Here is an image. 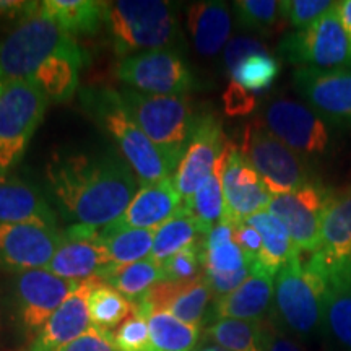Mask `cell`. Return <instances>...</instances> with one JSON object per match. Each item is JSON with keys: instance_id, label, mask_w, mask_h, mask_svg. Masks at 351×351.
I'll list each match as a JSON object with an SVG mask.
<instances>
[{"instance_id": "cell-26", "label": "cell", "mask_w": 351, "mask_h": 351, "mask_svg": "<svg viewBox=\"0 0 351 351\" xmlns=\"http://www.w3.org/2000/svg\"><path fill=\"white\" fill-rule=\"evenodd\" d=\"M187 28L195 51L204 57H215L230 41L232 19L225 2H195L187 7Z\"/></svg>"}, {"instance_id": "cell-29", "label": "cell", "mask_w": 351, "mask_h": 351, "mask_svg": "<svg viewBox=\"0 0 351 351\" xmlns=\"http://www.w3.org/2000/svg\"><path fill=\"white\" fill-rule=\"evenodd\" d=\"M245 223L254 226L262 238V252L257 265L270 275H276L287 265L289 258L298 256L300 249L293 243L287 228L278 218H275L269 210H262L245 219Z\"/></svg>"}, {"instance_id": "cell-20", "label": "cell", "mask_w": 351, "mask_h": 351, "mask_svg": "<svg viewBox=\"0 0 351 351\" xmlns=\"http://www.w3.org/2000/svg\"><path fill=\"white\" fill-rule=\"evenodd\" d=\"M213 293L202 275L189 282H160L135 302L138 311L148 317L152 313H169L191 326H204Z\"/></svg>"}, {"instance_id": "cell-43", "label": "cell", "mask_w": 351, "mask_h": 351, "mask_svg": "<svg viewBox=\"0 0 351 351\" xmlns=\"http://www.w3.org/2000/svg\"><path fill=\"white\" fill-rule=\"evenodd\" d=\"M254 54H269V51L257 38L243 36V34L231 38L226 44L225 52H223V64H225L226 72L231 75L245 57Z\"/></svg>"}, {"instance_id": "cell-11", "label": "cell", "mask_w": 351, "mask_h": 351, "mask_svg": "<svg viewBox=\"0 0 351 351\" xmlns=\"http://www.w3.org/2000/svg\"><path fill=\"white\" fill-rule=\"evenodd\" d=\"M117 78L127 88L148 95L186 96L195 86L178 51L156 49L127 56L117 65Z\"/></svg>"}, {"instance_id": "cell-14", "label": "cell", "mask_w": 351, "mask_h": 351, "mask_svg": "<svg viewBox=\"0 0 351 351\" xmlns=\"http://www.w3.org/2000/svg\"><path fill=\"white\" fill-rule=\"evenodd\" d=\"M230 140L223 125L213 114H199L194 134L173 174L176 189L186 202L212 176L215 165L225 152Z\"/></svg>"}, {"instance_id": "cell-34", "label": "cell", "mask_w": 351, "mask_h": 351, "mask_svg": "<svg viewBox=\"0 0 351 351\" xmlns=\"http://www.w3.org/2000/svg\"><path fill=\"white\" fill-rule=\"evenodd\" d=\"M155 234L156 230L116 228L112 225L99 228V241L116 265H129L150 257Z\"/></svg>"}, {"instance_id": "cell-35", "label": "cell", "mask_w": 351, "mask_h": 351, "mask_svg": "<svg viewBox=\"0 0 351 351\" xmlns=\"http://www.w3.org/2000/svg\"><path fill=\"white\" fill-rule=\"evenodd\" d=\"M205 232L202 231L199 223L186 212V208L179 210L173 218L156 228L155 241H153L152 256L156 262H165L174 254L192 247L205 239Z\"/></svg>"}, {"instance_id": "cell-25", "label": "cell", "mask_w": 351, "mask_h": 351, "mask_svg": "<svg viewBox=\"0 0 351 351\" xmlns=\"http://www.w3.org/2000/svg\"><path fill=\"white\" fill-rule=\"evenodd\" d=\"M95 278L80 283V287L59 309L52 314L29 346V351H56L70 343L91 328L88 313V295Z\"/></svg>"}, {"instance_id": "cell-6", "label": "cell", "mask_w": 351, "mask_h": 351, "mask_svg": "<svg viewBox=\"0 0 351 351\" xmlns=\"http://www.w3.org/2000/svg\"><path fill=\"white\" fill-rule=\"evenodd\" d=\"M75 52H82L75 38L38 12L0 41V83L32 80L52 57Z\"/></svg>"}, {"instance_id": "cell-2", "label": "cell", "mask_w": 351, "mask_h": 351, "mask_svg": "<svg viewBox=\"0 0 351 351\" xmlns=\"http://www.w3.org/2000/svg\"><path fill=\"white\" fill-rule=\"evenodd\" d=\"M327 278L313 258H289L275 275L270 322L295 340H314L322 333Z\"/></svg>"}, {"instance_id": "cell-19", "label": "cell", "mask_w": 351, "mask_h": 351, "mask_svg": "<svg viewBox=\"0 0 351 351\" xmlns=\"http://www.w3.org/2000/svg\"><path fill=\"white\" fill-rule=\"evenodd\" d=\"M109 263L112 261L99 241V230L72 225L62 231L59 247L46 270L70 282L83 283L96 278Z\"/></svg>"}, {"instance_id": "cell-27", "label": "cell", "mask_w": 351, "mask_h": 351, "mask_svg": "<svg viewBox=\"0 0 351 351\" xmlns=\"http://www.w3.org/2000/svg\"><path fill=\"white\" fill-rule=\"evenodd\" d=\"M322 333L341 351H351V269L326 275Z\"/></svg>"}, {"instance_id": "cell-42", "label": "cell", "mask_w": 351, "mask_h": 351, "mask_svg": "<svg viewBox=\"0 0 351 351\" xmlns=\"http://www.w3.org/2000/svg\"><path fill=\"white\" fill-rule=\"evenodd\" d=\"M337 2L327 0H285L282 2L285 20L295 29H304L315 23L320 16L332 10Z\"/></svg>"}, {"instance_id": "cell-47", "label": "cell", "mask_w": 351, "mask_h": 351, "mask_svg": "<svg viewBox=\"0 0 351 351\" xmlns=\"http://www.w3.org/2000/svg\"><path fill=\"white\" fill-rule=\"evenodd\" d=\"M234 241L251 265H256L262 252V238L257 230L249 223H241L234 226Z\"/></svg>"}, {"instance_id": "cell-4", "label": "cell", "mask_w": 351, "mask_h": 351, "mask_svg": "<svg viewBox=\"0 0 351 351\" xmlns=\"http://www.w3.org/2000/svg\"><path fill=\"white\" fill-rule=\"evenodd\" d=\"M82 98L86 111L117 143L127 165L135 176H138L140 182H156L173 178L174 169L163 153L143 134L137 122L132 119L119 91L111 88L88 90L83 91Z\"/></svg>"}, {"instance_id": "cell-21", "label": "cell", "mask_w": 351, "mask_h": 351, "mask_svg": "<svg viewBox=\"0 0 351 351\" xmlns=\"http://www.w3.org/2000/svg\"><path fill=\"white\" fill-rule=\"evenodd\" d=\"M311 258L324 275L351 269V184L332 191L322 218L320 245Z\"/></svg>"}, {"instance_id": "cell-48", "label": "cell", "mask_w": 351, "mask_h": 351, "mask_svg": "<svg viewBox=\"0 0 351 351\" xmlns=\"http://www.w3.org/2000/svg\"><path fill=\"white\" fill-rule=\"evenodd\" d=\"M265 351H306L298 340L278 330L270 320L265 322Z\"/></svg>"}, {"instance_id": "cell-36", "label": "cell", "mask_w": 351, "mask_h": 351, "mask_svg": "<svg viewBox=\"0 0 351 351\" xmlns=\"http://www.w3.org/2000/svg\"><path fill=\"white\" fill-rule=\"evenodd\" d=\"M135 302L112 288L111 285L95 278L90 295H88V313L91 326L98 330L111 333L134 313Z\"/></svg>"}, {"instance_id": "cell-10", "label": "cell", "mask_w": 351, "mask_h": 351, "mask_svg": "<svg viewBox=\"0 0 351 351\" xmlns=\"http://www.w3.org/2000/svg\"><path fill=\"white\" fill-rule=\"evenodd\" d=\"M262 124L280 142L313 160L330 150L332 129L307 104L288 98L271 99L262 109Z\"/></svg>"}, {"instance_id": "cell-22", "label": "cell", "mask_w": 351, "mask_h": 351, "mask_svg": "<svg viewBox=\"0 0 351 351\" xmlns=\"http://www.w3.org/2000/svg\"><path fill=\"white\" fill-rule=\"evenodd\" d=\"M184 200L173 178L156 182H140V189L122 217L111 223L116 228L156 230L182 208Z\"/></svg>"}, {"instance_id": "cell-45", "label": "cell", "mask_w": 351, "mask_h": 351, "mask_svg": "<svg viewBox=\"0 0 351 351\" xmlns=\"http://www.w3.org/2000/svg\"><path fill=\"white\" fill-rule=\"evenodd\" d=\"M39 3L32 0H0V26L15 25L28 20L39 12Z\"/></svg>"}, {"instance_id": "cell-30", "label": "cell", "mask_w": 351, "mask_h": 351, "mask_svg": "<svg viewBox=\"0 0 351 351\" xmlns=\"http://www.w3.org/2000/svg\"><path fill=\"white\" fill-rule=\"evenodd\" d=\"M96 278L111 285L132 302L140 301L156 283L165 282L161 263L153 257H147L129 265L109 263Z\"/></svg>"}, {"instance_id": "cell-23", "label": "cell", "mask_w": 351, "mask_h": 351, "mask_svg": "<svg viewBox=\"0 0 351 351\" xmlns=\"http://www.w3.org/2000/svg\"><path fill=\"white\" fill-rule=\"evenodd\" d=\"M275 276L265 271L261 265H254L247 280L230 295L213 300L210 320L239 319L265 320L274 302Z\"/></svg>"}, {"instance_id": "cell-50", "label": "cell", "mask_w": 351, "mask_h": 351, "mask_svg": "<svg viewBox=\"0 0 351 351\" xmlns=\"http://www.w3.org/2000/svg\"><path fill=\"white\" fill-rule=\"evenodd\" d=\"M195 351H226V350L219 348V346H217V345H204V346H200V348H197Z\"/></svg>"}, {"instance_id": "cell-5", "label": "cell", "mask_w": 351, "mask_h": 351, "mask_svg": "<svg viewBox=\"0 0 351 351\" xmlns=\"http://www.w3.org/2000/svg\"><path fill=\"white\" fill-rule=\"evenodd\" d=\"M119 96L132 119L176 171L199 117L187 96L148 95L132 88H122Z\"/></svg>"}, {"instance_id": "cell-7", "label": "cell", "mask_w": 351, "mask_h": 351, "mask_svg": "<svg viewBox=\"0 0 351 351\" xmlns=\"http://www.w3.org/2000/svg\"><path fill=\"white\" fill-rule=\"evenodd\" d=\"M239 152L257 171L271 195L288 194L319 179L311 160L280 142L261 121L245 125Z\"/></svg>"}, {"instance_id": "cell-39", "label": "cell", "mask_w": 351, "mask_h": 351, "mask_svg": "<svg viewBox=\"0 0 351 351\" xmlns=\"http://www.w3.org/2000/svg\"><path fill=\"white\" fill-rule=\"evenodd\" d=\"M280 73V64L270 54H254L245 57L234 72L232 82L245 88L247 91H263L274 85Z\"/></svg>"}, {"instance_id": "cell-17", "label": "cell", "mask_w": 351, "mask_h": 351, "mask_svg": "<svg viewBox=\"0 0 351 351\" xmlns=\"http://www.w3.org/2000/svg\"><path fill=\"white\" fill-rule=\"evenodd\" d=\"M251 263L234 241V226L219 221L204 241V276L213 298L226 296L239 288L252 271Z\"/></svg>"}, {"instance_id": "cell-44", "label": "cell", "mask_w": 351, "mask_h": 351, "mask_svg": "<svg viewBox=\"0 0 351 351\" xmlns=\"http://www.w3.org/2000/svg\"><path fill=\"white\" fill-rule=\"evenodd\" d=\"M223 104H225L226 114L230 116H245L256 109L257 101L251 91H247L236 82H231L223 93Z\"/></svg>"}, {"instance_id": "cell-46", "label": "cell", "mask_w": 351, "mask_h": 351, "mask_svg": "<svg viewBox=\"0 0 351 351\" xmlns=\"http://www.w3.org/2000/svg\"><path fill=\"white\" fill-rule=\"evenodd\" d=\"M56 351H117L114 348L111 340H109V333L98 330V328L91 326L88 332L83 333L70 343L60 346Z\"/></svg>"}, {"instance_id": "cell-40", "label": "cell", "mask_w": 351, "mask_h": 351, "mask_svg": "<svg viewBox=\"0 0 351 351\" xmlns=\"http://www.w3.org/2000/svg\"><path fill=\"white\" fill-rule=\"evenodd\" d=\"M109 340L117 351H150V330L147 315L135 304L134 313L109 333Z\"/></svg>"}, {"instance_id": "cell-18", "label": "cell", "mask_w": 351, "mask_h": 351, "mask_svg": "<svg viewBox=\"0 0 351 351\" xmlns=\"http://www.w3.org/2000/svg\"><path fill=\"white\" fill-rule=\"evenodd\" d=\"M62 231L38 225H0V267L16 275L47 269Z\"/></svg>"}, {"instance_id": "cell-13", "label": "cell", "mask_w": 351, "mask_h": 351, "mask_svg": "<svg viewBox=\"0 0 351 351\" xmlns=\"http://www.w3.org/2000/svg\"><path fill=\"white\" fill-rule=\"evenodd\" d=\"M78 287L80 283L60 278L46 269L16 275L13 283V306L16 320L26 335L36 337Z\"/></svg>"}, {"instance_id": "cell-33", "label": "cell", "mask_w": 351, "mask_h": 351, "mask_svg": "<svg viewBox=\"0 0 351 351\" xmlns=\"http://www.w3.org/2000/svg\"><path fill=\"white\" fill-rule=\"evenodd\" d=\"M267 320L219 319L205 330V339L226 351H265Z\"/></svg>"}, {"instance_id": "cell-8", "label": "cell", "mask_w": 351, "mask_h": 351, "mask_svg": "<svg viewBox=\"0 0 351 351\" xmlns=\"http://www.w3.org/2000/svg\"><path fill=\"white\" fill-rule=\"evenodd\" d=\"M49 99L32 80L0 83V176L23 158Z\"/></svg>"}, {"instance_id": "cell-15", "label": "cell", "mask_w": 351, "mask_h": 351, "mask_svg": "<svg viewBox=\"0 0 351 351\" xmlns=\"http://www.w3.org/2000/svg\"><path fill=\"white\" fill-rule=\"evenodd\" d=\"M293 86L328 125L351 130V70L296 69Z\"/></svg>"}, {"instance_id": "cell-28", "label": "cell", "mask_w": 351, "mask_h": 351, "mask_svg": "<svg viewBox=\"0 0 351 351\" xmlns=\"http://www.w3.org/2000/svg\"><path fill=\"white\" fill-rule=\"evenodd\" d=\"M108 2L98 0H44L39 13L60 26L70 36H93L104 25Z\"/></svg>"}, {"instance_id": "cell-24", "label": "cell", "mask_w": 351, "mask_h": 351, "mask_svg": "<svg viewBox=\"0 0 351 351\" xmlns=\"http://www.w3.org/2000/svg\"><path fill=\"white\" fill-rule=\"evenodd\" d=\"M0 225H38L57 228L54 210L33 184L0 176Z\"/></svg>"}, {"instance_id": "cell-3", "label": "cell", "mask_w": 351, "mask_h": 351, "mask_svg": "<svg viewBox=\"0 0 351 351\" xmlns=\"http://www.w3.org/2000/svg\"><path fill=\"white\" fill-rule=\"evenodd\" d=\"M104 26L119 56L140 49L176 51L182 43L174 5L163 0L108 2Z\"/></svg>"}, {"instance_id": "cell-16", "label": "cell", "mask_w": 351, "mask_h": 351, "mask_svg": "<svg viewBox=\"0 0 351 351\" xmlns=\"http://www.w3.org/2000/svg\"><path fill=\"white\" fill-rule=\"evenodd\" d=\"M223 197L225 210L221 221L231 223L232 226L241 225L252 215L267 210L271 200V194L261 176L232 142L223 169Z\"/></svg>"}, {"instance_id": "cell-9", "label": "cell", "mask_w": 351, "mask_h": 351, "mask_svg": "<svg viewBox=\"0 0 351 351\" xmlns=\"http://www.w3.org/2000/svg\"><path fill=\"white\" fill-rule=\"evenodd\" d=\"M278 54L298 69L351 70V43L341 26L339 2L315 23L285 34Z\"/></svg>"}, {"instance_id": "cell-41", "label": "cell", "mask_w": 351, "mask_h": 351, "mask_svg": "<svg viewBox=\"0 0 351 351\" xmlns=\"http://www.w3.org/2000/svg\"><path fill=\"white\" fill-rule=\"evenodd\" d=\"M204 241L161 262L165 282H189L204 275Z\"/></svg>"}, {"instance_id": "cell-49", "label": "cell", "mask_w": 351, "mask_h": 351, "mask_svg": "<svg viewBox=\"0 0 351 351\" xmlns=\"http://www.w3.org/2000/svg\"><path fill=\"white\" fill-rule=\"evenodd\" d=\"M339 15H340L341 26H343L346 36H348L351 43V0L339 2Z\"/></svg>"}, {"instance_id": "cell-37", "label": "cell", "mask_w": 351, "mask_h": 351, "mask_svg": "<svg viewBox=\"0 0 351 351\" xmlns=\"http://www.w3.org/2000/svg\"><path fill=\"white\" fill-rule=\"evenodd\" d=\"M150 351H195L202 328L182 322L169 313H152L148 315Z\"/></svg>"}, {"instance_id": "cell-1", "label": "cell", "mask_w": 351, "mask_h": 351, "mask_svg": "<svg viewBox=\"0 0 351 351\" xmlns=\"http://www.w3.org/2000/svg\"><path fill=\"white\" fill-rule=\"evenodd\" d=\"M46 178L64 213L96 230L119 219L138 191L135 173L116 155H59Z\"/></svg>"}, {"instance_id": "cell-32", "label": "cell", "mask_w": 351, "mask_h": 351, "mask_svg": "<svg viewBox=\"0 0 351 351\" xmlns=\"http://www.w3.org/2000/svg\"><path fill=\"white\" fill-rule=\"evenodd\" d=\"M230 143L228 142L225 152L219 156L218 163L210 178L199 187L191 199L184 202V208L192 218L199 223L202 231L208 234L215 226L221 221L223 210H225V197H223V169L230 152Z\"/></svg>"}, {"instance_id": "cell-31", "label": "cell", "mask_w": 351, "mask_h": 351, "mask_svg": "<svg viewBox=\"0 0 351 351\" xmlns=\"http://www.w3.org/2000/svg\"><path fill=\"white\" fill-rule=\"evenodd\" d=\"M85 64V52L60 54L44 62L32 82L41 88L51 103H65L77 91L80 69Z\"/></svg>"}, {"instance_id": "cell-12", "label": "cell", "mask_w": 351, "mask_h": 351, "mask_svg": "<svg viewBox=\"0 0 351 351\" xmlns=\"http://www.w3.org/2000/svg\"><path fill=\"white\" fill-rule=\"evenodd\" d=\"M332 191L315 179L298 191L271 195L267 210L287 228L300 252L314 254L319 249L324 212Z\"/></svg>"}, {"instance_id": "cell-38", "label": "cell", "mask_w": 351, "mask_h": 351, "mask_svg": "<svg viewBox=\"0 0 351 351\" xmlns=\"http://www.w3.org/2000/svg\"><path fill=\"white\" fill-rule=\"evenodd\" d=\"M232 10L241 28L249 32H275L285 21L282 2L276 0H238Z\"/></svg>"}]
</instances>
